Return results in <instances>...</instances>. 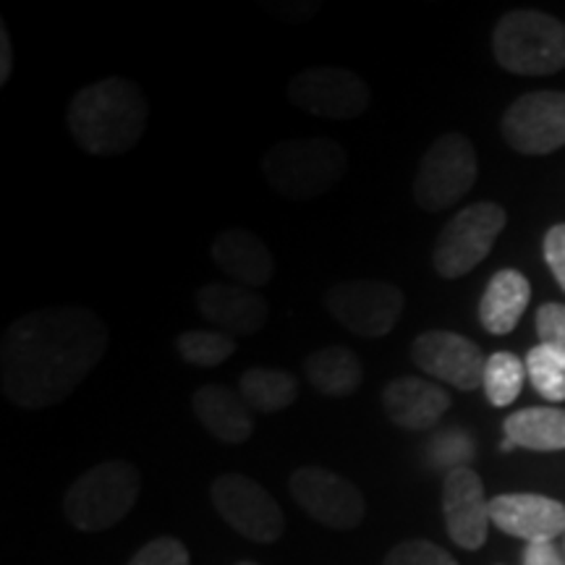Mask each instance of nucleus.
Returning <instances> with one entry per match:
<instances>
[{
  "instance_id": "5",
  "label": "nucleus",
  "mask_w": 565,
  "mask_h": 565,
  "mask_svg": "<svg viewBox=\"0 0 565 565\" xmlns=\"http://www.w3.org/2000/svg\"><path fill=\"white\" fill-rule=\"evenodd\" d=\"M141 477L131 463L108 461L84 471L63 498V513L79 532H105L121 524L139 500Z\"/></svg>"
},
{
  "instance_id": "6",
  "label": "nucleus",
  "mask_w": 565,
  "mask_h": 565,
  "mask_svg": "<svg viewBox=\"0 0 565 565\" xmlns=\"http://www.w3.org/2000/svg\"><path fill=\"white\" fill-rule=\"evenodd\" d=\"M477 152L469 137L450 131L437 137L422 154L414 179V202L424 212H443L475 189Z\"/></svg>"
},
{
  "instance_id": "32",
  "label": "nucleus",
  "mask_w": 565,
  "mask_h": 565,
  "mask_svg": "<svg viewBox=\"0 0 565 565\" xmlns=\"http://www.w3.org/2000/svg\"><path fill=\"white\" fill-rule=\"evenodd\" d=\"M11 71H13L11 34L6 30V24H0V84H9Z\"/></svg>"
},
{
  "instance_id": "1",
  "label": "nucleus",
  "mask_w": 565,
  "mask_h": 565,
  "mask_svg": "<svg viewBox=\"0 0 565 565\" xmlns=\"http://www.w3.org/2000/svg\"><path fill=\"white\" fill-rule=\"evenodd\" d=\"M110 330L87 307H51L19 317L0 343V385L24 412L58 406L100 364Z\"/></svg>"
},
{
  "instance_id": "19",
  "label": "nucleus",
  "mask_w": 565,
  "mask_h": 565,
  "mask_svg": "<svg viewBox=\"0 0 565 565\" xmlns=\"http://www.w3.org/2000/svg\"><path fill=\"white\" fill-rule=\"evenodd\" d=\"M212 259L221 270L246 288L267 286L275 275V259L257 233L228 228L212 242Z\"/></svg>"
},
{
  "instance_id": "22",
  "label": "nucleus",
  "mask_w": 565,
  "mask_h": 565,
  "mask_svg": "<svg viewBox=\"0 0 565 565\" xmlns=\"http://www.w3.org/2000/svg\"><path fill=\"white\" fill-rule=\"evenodd\" d=\"M505 440L515 448L536 450V454H555L565 450V408L529 406L513 412L503 422Z\"/></svg>"
},
{
  "instance_id": "2",
  "label": "nucleus",
  "mask_w": 565,
  "mask_h": 565,
  "mask_svg": "<svg viewBox=\"0 0 565 565\" xmlns=\"http://www.w3.org/2000/svg\"><path fill=\"white\" fill-rule=\"evenodd\" d=\"M150 108L137 84L110 76L79 89L68 103L66 126L76 145L95 158L134 150L147 131Z\"/></svg>"
},
{
  "instance_id": "21",
  "label": "nucleus",
  "mask_w": 565,
  "mask_h": 565,
  "mask_svg": "<svg viewBox=\"0 0 565 565\" xmlns=\"http://www.w3.org/2000/svg\"><path fill=\"white\" fill-rule=\"evenodd\" d=\"M303 374L309 385L328 398H349L362 387L364 366L359 356L345 345H324L307 356Z\"/></svg>"
},
{
  "instance_id": "26",
  "label": "nucleus",
  "mask_w": 565,
  "mask_h": 565,
  "mask_svg": "<svg viewBox=\"0 0 565 565\" xmlns=\"http://www.w3.org/2000/svg\"><path fill=\"white\" fill-rule=\"evenodd\" d=\"M526 380L550 404L565 401V359L561 353L540 343L526 353Z\"/></svg>"
},
{
  "instance_id": "10",
  "label": "nucleus",
  "mask_w": 565,
  "mask_h": 565,
  "mask_svg": "<svg viewBox=\"0 0 565 565\" xmlns=\"http://www.w3.org/2000/svg\"><path fill=\"white\" fill-rule=\"evenodd\" d=\"M210 498L225 524L249 542L273 545L286 532L280 505L263 484L249 477L221 475L210 487Z\"/></svg>"
},
{
  "instance_id": "30",
  "label": "nucleus",
  "mask_w": 565,
  "mask_h": 565,
  "mask_svg": "<svg viewBox=\"0 0 565 565\" xmlns=\"http://www.w3.org/2000/svg\"><path fill=\"white\" fill-rule=\"evenodd\" d=\"M542 252H545V263L550 267V273L555 275V280L561 282V288L565 291V223H557L545 233Z\"/></svg>"
},
{
  "instance_id": "20",
  "label": "nucleus",
  "mask_w": 565,
  "mask_h": 565,
  "mask_svg": "<svg viewBox=\"0 0 565 565\" xmlns=\"http://www.w3.org/2000/svg\"><path fill=\"white\" fill-rule=\"evenodd\" d=\"M529 301H532V286H529L526 275L505 267L487 282L482 301H479V322L490 335L513 333Z\"/></svg>"
},
{
  "instance_id": "31",
  "label": "nucleus",
  "mask_w": 565,
  "mask_h": 565,
  "mask_svg": "<svg viewBox=\"0 0 565 565\" xmlns=\"http://www.w3.org/2000/svg\"><path fill=\"white\" fill-rule=\"evenodd\" d=\"M524 565H565V563L553 542H545V545H526Z\"/></svg>"
},
{
  "instance_id": "28",
  "label": "nucleus",
  "mask_w": 565,
  "mask_h": 565,
  "mask_svg": "<svg viewBox=\"0 0 565 565\" xmlns=\"http://www.w3.org/2000/svg\"><path fill=\"white\" fill-rule=\"evenodd\" d=\"M129 565H192V557H189V550L183 542L173 540V536H158V540L147 542L131 557Z\"/></svg>"
},
{
  "instance_id": "17",
  "label": "nucleus",
  "mask_w": 565,
  "mask_h": 565,
  "mask_svg": "<svg viewBox=\"0 0 565 565\" xmlns=\"http://www.w3.org/2000/svg\"><path fill=\"white\" fill-rule=\"evenodd\" d=\"M383 408L395 427L424 433L448 412L450 395L429 380L398 377L383 387Z\"/></svg>"
},
{
  "instance_id": "11",
  "label": "nucleus",
  "mask_w": 565,
  "mask_h": 565,
  "mask_svg": "<svg viewBox=\"0 0 565 565\" xmlns=\"http://www.w3.org/2000/svg\"><path fill=\"white\" fill-rule=\"evenodd\" d=\"M288 490L303 513L335 532H351L364 521L366 503L359 487L322 466L296 469L288 479Z\"/></svg>"
},
{
  "instance_id": "15",
  "label": "nucleus",
  "mask_w": 565,
  "mask_h": 565,
  "mask_svg": "<svg viewBox=\"0 0 565 565\" xmlns=\"http://www.w3.org/2000/svg\"><path fill=\"white\" fill-rule=\"evenodd\" d=\"M490 519L500 532L519 536L529 545H545L565 534V505L545 494H498L490 500Z\"/></svg>"
},
{
  "instance_id": "33",
  "label": "nucleus",
  "mask_w": 565,
  "mask_h": 565,
  "mask_svg": "<svg viewBox=\"0 0 565 565\" xmlns=\"http://www.w3.org/2000/svg\"><path fill=\"white\" fill-rule=\"evenodd\" d=\"M513 448H515V445L511 440H503V445H500V450H503V454H511Z\"/></svg>"
},
{
  "instance_id": "25",
  "label": "nucleus",
  "mask_w": 565,
  "mask_h": 565,
  "mask_svg": "<svg viewBox=\"0 0 565 565\" xmlns=\"http://www.w3.org/2000/svg\"><path fill=\"white\" fill-rule=\"evenodd\" d=\"M175 349H179L186 364L210 370V366H221L223 362H228L233 353H236L238 343L236 338L225 335L221 330H186L175 341Z\"/></svg>"
},
{
  "instance_id": "27",
  "label": "nucleus",
  "mask_w": 565,
  "mask_h": 565,
  "mask_svg": "<svg viewBox=\"0 0 565 565\" xmlns=\"http://www.w3.org/2000/svg\"><path fill=\"white\" fill-rule=\"evenodd\" d=\"M383 565H458L456 557L427 540H408L387 553Z\"/></svg>"
},
{
  "instance_id": "29",
  "label": "nucleus",
  "mask_w": 565,
  "mask_h": 565,
  "mask_svg": "<svg viewBox=\"0 0 565 565\" xmlns=\"http://www.w3.org/2000/svg\"><path fill=\"white\" fill-rule=\"evenodd\" d=\"M536 335L565 359V303L550 301L536 309Z\"/></svg>"
},
{
  "instance_id": "18",
  "label": "nucleus",
  "mask_w": 565,
  "mask_h": 565,
  "mask_svg": "<svg viewBox=\"0 0 565 565\" xmlns=\"http://www.w3.org/2000/svg\"><path fill=\"white\" fill-rule=\"evenodd\" d=\"M194 416L215 440L242 445L254 433V414L242 393L228 385H202L192 395Z\"/></svg>"
},
{
  "instance_id": "14",
  "label": "nucleus",
  "mask_w": 565,
  "mask_h": 565,
  "mask_svg": "<svg viewBox=\"0 0 565 565\" xmlns=\"http://www.w3.org/2000/svg\"><path fill=\"white\" fill-rule=\"evenodd\" d=\"M443 513L450 540L463 550L484 547L490 532V500L475 469L458 466L443 482Z\"/></svg>"
},
{
  "instance_id": "7",
  "label": "nucleus",
  "mask_w": 565,
  "mask_h": 565,
  "mask_svg": "<svg viewBox=\"0 0 565 565\" xmlns=\"http://www.w3.org/2000/svg\"><path fill=\"white\" fill-rule=\"evenodd\" d=\"M508 223L505 210L494 202H477L463 207L437 236L433 267L445 280L463 278L482 265Z\"/></svg>"
},
{
  "instance_id": "4",
  "label": "nucleus",
  "mask_w": 565,
  "mask_h": 565,
  "mask_svg": "<svg viewBox=\"0 0 565 565\" xmlns=\"http://www.w3.org/2000/svg\"><path fill=\"white\" fill-rule=\"evenodd\" d=\"M492 53L511 74H557L565 68V24L545 11H508L492 32Z\"/></svg>"
},
{
  "instance_id": "16",
  "label": "nucleus",
  "mask_w": 565,
  "mask_h": 565,
  "mask_svg": "<svg viewBox=\"0 0 565 565\" xmlns=\"http://www.w3.org/2000/svg\"><path fill=\"white\" fill-rule=\"evenodd\" d=\"M196 312L231 338L257 335L267 324V301L236 282H207L196 291Z\"/></svg>"
},
{
  "instance_id": "13",
  "label": "nucleus",
  "mask_w": 565,
  "mask_h": 565,
  "mask_svg": "<svg viewBox=\"0 0 565 565\" xmlns=\"http://www.w3.org/2000/svg\"><path fill=\"white\" fill-rule=\"evenodd\" d=\"M412 362L429 377L469 393L482 387L487 359L469 338L450 333V330H427L414 338Z\"/></svg>"
},
{
  "instance_id": "9",
  "label": "nucleus",
  "mask_w": 565,
  "mask_h": 565,
  "mask_svg": "<svg viewBox=\"0 0 565 565\" xmlns=\"http://www.w3.org/2000/svg\"><path fill=\"white\" fill-rule=\"evenodd\" d=\"M288 100L309 116L353 121L370 108L372 92L356 71L338 66L303 68L288 79Z\"/></svg>"
},
{
  "instance_id": "24",
  "label": "nucleus",
  "mask_w": 565,
  "mask_h": 565,
  "mask_svg": "<svg viewBox=\"0 0 565 565\" xmlns=\"http://www.w3.org/2000/svg\"><path fill=\"white\" fill-rule=\"evenodd\" d=\"M526 383V364L511 351H498L487 359L482 391L492 406L505 408L519 398Z\"/></svg>"
},
{
  "instance_id": "23",
  "label": "nucleus",
  "mask_w": 565,
  "mask_h": 565,
  "mask_svg": "<svg viewBox=\"0 0 565 565\" xmlns=\"http://www.w3.org/2000/svg\"><path fill=\"white\" fill-rule=\"evenodd\" d=\"M238 393L257 414H278L299 401V383L291 372L275 366H252L242 374Z\"/></svg>"
},
{
  "instance_id": "34",
  "label": "nucleus",
  "mask_w": 565,
  "mask_h": 565,
  "mask_svg": "<svg viewBox=\"0 0 565 565\" xmlns=\"http://www.w3.org/2000/svg\"><path fill=\"white\" fill-rule=\"evenodd\" d=\"M236 565H257V563H249V561H244V563H236Z\"/></svg>"
},
{
  "instance_id": "12",
  "label": "nucleus",
  "mask_w": 565,
  "mask_h": 565,
  "mask_svg": "<svg viewBox=\"0 0 565 565\" xmlns=\"http://www.w3.org/2000/svg\"><path fill=\"white\" fill-rule=\"evenodd\" d=\"M505 145L519 154H550L565 147V92H526L503 116Z\"/></svg>"
},
{
  "instance_id": "3",
  "label": "nucleus",
  "mask_w": 565,
  "mask_h": 565,
  "mask_svg": "<svg viewBox=\"0 0 565 565\" xmlns=\"http://www.w3.org/2000/svg\"><path fill=\"white\" fill-rule=\"evenodd\" d=\"M349 171V154L338 141L301 137L275 141L263 158V175L280 196L294 202L320 200Z\"/></svg>"
},
{
  "instance_id": "8",
  "label": "nucleus",
  "mask_w": 565,
  "mask_h": 565,
  "mask_svg": "<svg viewBox=\"0 0 565 565\" xmlns=\"http://www.w3.org/2000/svg\"><path fill=\"white\" fill-rule=\"evenodd\" d=\"M330 317L359 338H385L404 317L406 296L387 280H341L324 294Z\"/></svg>"
}]
</instances>
